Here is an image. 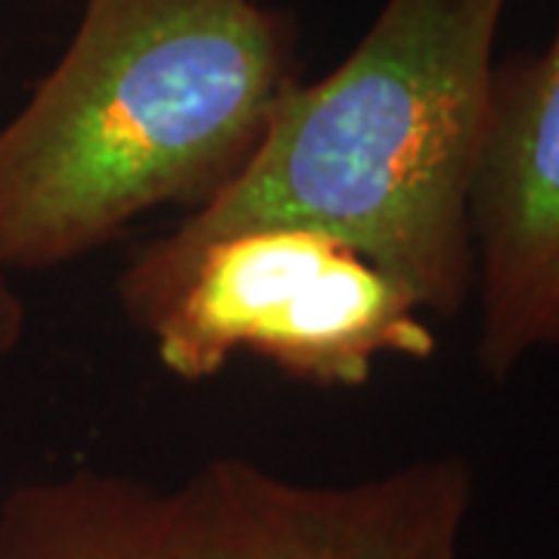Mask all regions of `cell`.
<instances>
[{
	"mask_svg": "<svg viewBox=\"0 0 559 559\" xmlns=\"http://www.w3.org/2000/svg\"><path fill=\"white\" fill-rule=\"evenodd\" d=\"M296 81L293 22L261 0H87L0 128V274L84 259L168 202L202 209Z\"/></svg>",
	"mask_w": 559,
	"mask_h": 559,
	"instance_id": "1",
	"label": "cell"
},
{
	"mask_svg": "<svg viewBox=\"0 0 559 559\" xmlns=\"http://www.w3.org/2000/svg\"><path fill=\"white\" fill-rule=\"evenodd\" d=\"M510 0H385L358 47L296 81L237 178L171 234L200 242L259 224L314 227L436 318L476 289L469 200Z\"/></svg>",
	"mask_w": 559,
	"mask_h": 559,
	"instance_id": "2",
	"label": "cell"
},
{
	"mask_svg": "<svg viewBox=\"0 0 559 559\" xmlns=\"http://www.w3.org/2000/svg\"><path fill=\"white\" fill-rule=\"evenodd\" d=\"M473 507L463 454L348 485L212 457L180 485L79 466L0 500V559H460Z\"/></svg>",
	"mask_w": 559,
	"mask_h": 559,
	"instance_id": "3",
	"label": "cell"
},
{
	"mask_svg": "<svg viewBox=\"0 0 559 559\" xmlns=\"http://www.w3.org/2000/svg\"><path fill=\"white\" fill-rule=\"evenodd\" d=\"M119 296L178 380L218 377L237 355L323 389H355L377 360H429L439 336L417 299L336 237L259 224L200 242H146Z\"/></svg>",
	"mask_w": 559,
	"mask_h": 559,
	"instance_id": "4",
	"label": "cell"
},
{
	"mask_svg": "<svg viewBox=\"0 0 559 559\" xmlns=\"http://www.w3.org/2000/svg\"><path fill=\"white\" fill-rule=\"evenodd\" d=\"M476 255V360L503 382L559 352V22L538 57L495 69L469 200Z\"/></svg>",
	"mask_w": 559,
	"mask_h": 559,
	"instance_id": "5",
	"label": "cell"
},
{
	"mask_svg": "<svg viewBox=\"0 0 559 559\" xmlns=\"http://www.w3.org/2000/svg\"><path fill=\"white\" fill-rule=\"evenodd\" d=\"M22 326H25L22 299L16 296V289L7 283V277L0 274V355H7V352L16 348V342L22 336Z\"/></svg>",
	"mask_w": 559,
	"mask_h": 559,
	"instance_id": "6",
	"label": "cell"
}]
</instances>
